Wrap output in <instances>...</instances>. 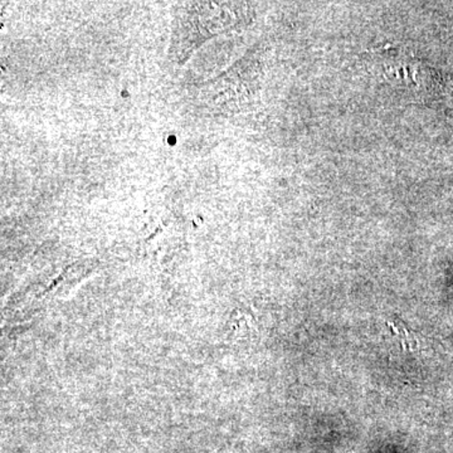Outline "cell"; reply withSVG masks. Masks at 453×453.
Wrapping results in <instances>:
<instances>
[{"label":"cell","instance_id":"6da1fadb","mask_svg":"<svg viewBox=\"0 0 453 453\" xmlns=\"http://www.w3.org/2000/svg\"><path fill=\"white\" fill-rule=\"evenodd\" d=\"M232 329L228 339L249 338L257 334L258 325L251 309L237 308L231 315Z\"/></svg>","mask_w":453,"mask_h":453},{"label":"cell","instance_id":"7a4b0ae2","mask_svg":"<svg viewBox=\"0 0 453 453\" xmlns=\"http://www.w3.org/2000/svg\"><path fill=\"white\" fill-rule=\"evenodd\" d=\"M387 326L395 334L396 338L401 342V348L403 351H418L421 350L422 342L418 334L413 332L407 324L403 323L399 318L387 321Z\"/></svg>","mask_w":453,"mask_h":453}]
</instances>
